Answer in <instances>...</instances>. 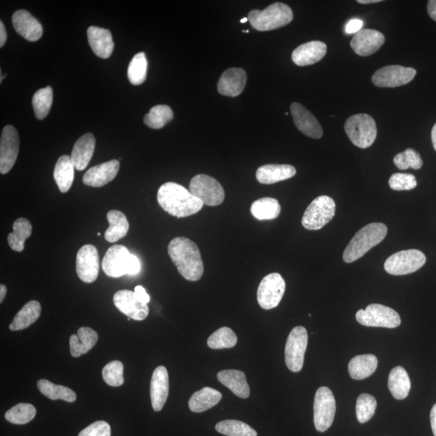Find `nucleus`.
<instances>
[{
    "label": "nucleus",
    "instance_id": "obj_1",
    "mask_svg": "<svg viewBox=\"0 0 436 436\" xmlns=\"http://www.w3.org/2000/svg\"><path fill=\"white\" fill-rule=\"evenodd\" d=\"M169 254L180 275L190 281H197L204 273L201 251L194 242L177 237L169 245Z\"/></svg>",
    "mask_w": 436,
    "mask_h": 436
},
{
    "label": "nucleus",
    "instance_id": "obj_2",
    "mask_svg": "<svg viewBox=\"0 0 436 436\" xmlns=\"http://www.w3.org/2000/svg\"><path fill=\"white\" fill-rule=\"evenodd\" d=\"M157 200L162 209L178 218L196 215L204 206L189 190L173 182H167L159 187Z\"/></svg>",
    "mask_w": 436,
    "mask_h": 436
},
{
    "label": "nucleus",
    "instance_id": "obj_3",
    "mask_svg": "<svg viewBox=\"0 0 436 436\" xmlns=\"http://www.w3.org/2000/svg\"><path fill=\"white\" fill-rule=\"evenodd\" d=\"M388 233L383 223H371L359 230L343 252V261L351 263L363 257L373 247L381 243Z\"/></svg>",
    "mask_w": 436,
    "mask_h": 436
},
{
    "label": "nucleus",
    "instance_id": "obj_4",
    "mask_svg": "<svg viewBox=\"0 0 436 436\" xmlns=\"http://www.w3.org/2000/svg\"><path fill=\"white\" fill-rule=\"evenodd\" d=\"M102 270L109 277L134 276L141 271V263L139 258L132 255L125 246L114 245L106 252Z\"/></svg>",
    "mask_w": 436,
    "mask_h": 436
},
{
    "label": "nucleus",
    "instance_id": "obj_5",
    "mask_svg": "<svg viewBox=\"0 0 436 436\" xmlns=\"http://www.w3.org/2000/svg\"><path fill=\"white\" fill-rule=\"evenodd\" d=\"M293 19L292 9L282 3H272L263 10H252L248 14V20L251 26L261 32L286 26L291 23Z\"/></svg>",
    "mask_w": 436,
    "mask_h": 436
},
{
    "label": "nucleus",
    "instance_id": "obj_6",
    "mask_svg": "<svg viewBox=\"0 0 436 436\" xmlns=\"http://www.w3.org/2000/svg\"><path fill=\"white\" fill-rule=\"evenodd\" d=\"M344 128L349 139L359 148H368L377 139L376 123L372 116L368 114H359L350 116Z\"/></svg>",
    "mask_w": 436,
    "mask_h": 436
},
{
    "label": "nucleus",
    "instance_id": "obj_7",
    "mask_svg": "<svg viewBox=\"0 0 436 436\" xmlns=\"http://www.w3.org/2000/svg\"><path fill=\"white\" fill-rule=\"evenodd\" d=\"M336 205L331 197L321 196L314 199L304 214L302 226L309 231H318L336 215Z\"/></svg>",
    "mask_w": 436,
    "mask_h": 436
},
{
    "label": "nucleus",
    "instance_id": "obj_8",
    "mask_svg": "<svg viewBox=\"0 0 436 436\" xmlns=\"http://www.w3.org/2000/svg\"><path fill=\"white\" fill-rule=\"evenodd\" d=\"M336 412V398L331 389L322 387L317 390L313 403V422L319 433H325L334 422Z\"/></svg>",
    "mask_w": 436,
    "mask_h": 436
},
{
    "label": "nucleus",
    "instance_id": "obj_9",
    "mask_svg": "<svg viewBox=\"0 0 436 436\" xmlns=\"http://www.w3.org/2000/svg\"><path fill=\"white\" fill-rule=\"evenodd\" d=\"M356 318L359 324L366 327L393 329L399 327L402 322L394 309L380 304H371L365 309H359Z\"/></svg>",
    "mask_w": 436,
    "mask_h": 436
},
{
    "label": "nucleus",
    "instance_id": "obj_10",
    "mask_svg": "<svg viewBox=\"0 0 436 436\" xmlns=\"http://www.w3.org/2000/svg\"><path fill=\"white\" fill-rule=\"evenodd\" d=\"M189 191L208 206L220 205L225 200V191L220 182L210 176H194L190 182Z\"/></svg>",
    "mask_w": 436,
    "mask_h": 436
},
{
    "label": "nucleus",
    "instance_id": "obj_11",
    "mask_svg": "<svg viewBox=\"0 0 436 436\" xmlns=\"http://www.w3.org/2000/svg\"><path fill=\"white\" fill-rule=\"evenodd\" d=\"M427 260L422 251L405 250L395 253L384 263V270L390 275L404 276L417 272Z\"/></svg>",
    "mask_w": 436,
    "mask_h": 436
},
{
    "label": "nucleus",
    "instance_id": "obj_12",
    "mask_svg": "<svg viewBox=\"0 0 436 436\" xmlns=\"http://www.w3.org/2000/svg\"><path fill=\"white\" fill-rule=\"evenodd\" d=\"M308 345V333L306 328L297 327L288 336L285 351L286 363L293 373L300 372Z\"/></svg>",
    "mask_w": 436,
    "mask_h": 436
},
{
    "label": "nucleus",
    "instance_id": "obj_13",
    "mask_svg": "<svg viewBox=\"0 0 436 436\" xmlns=\"http://www.w3.org/2000/svg\"><path fill=\"white\" fill-rule=\"evenodd\" d=\"M286 288V281L281 274H268L263 279L258 288V305L263 309L276 308L282 300Z\"/></svg>",
    "mask_w": 436,
    "mask_h": 436
},
{
    "label": "nucleus",
    "instance_id": "obj_14",
    "mask_svg": "<svg viewBox=\"0 0 436 436\" xmlns=\"http://www.w3.org/2000/svg\"><path fill=\"white\" fill-rule=\"evenodd\" d=\"M416 73V70L412 68L387 65L377 70L373 75L372 81L379 88H397L412 82Z\"/></svg>",
    "mask_w": 436,
    "mask_h": 436
},
{
    "label": "nucleus",
    "instance_id": "obj_15",
    "mask_svg": "<svg viewBox=\"0 0 436 436\" xmlns=\"http://www.w3.org/2000/svg\"><path fill=\"white\" fill-rule=\"evenodd\" d=\"M18 132L13 125L5 126L0 139V172L7 174L12 170L19 153Z\"/></svg>",
    "mask_w": 436,
    "mask_h": 436
},
{
    "label": "nucleus",
    "instance_id": "obj_16",
    "mask_svg": "<svg viewBox=\"0 0 436 436\" xmlns=\"http://www.w3.org/2000/svg\"><path fill=\"white\" fill-rule=\"evenodd\" d=\"M100 271L98 251L93 245L81 247L76 256V272L81 281L93 283L98 279Z\"/></svg>",
    "mask_w": 436,
    "mask_h": 436
},
{
    "label": "nucleus",
    "instance_id": "obj_17",
    "mask_svg": "<svg viewBox=\"0 0 436 436\" xmlns=\"http://www.w3.org/2000/svg\"><path fill=\"white\" fill-rule=\"evenodd\" d=\"M114 302L121 313L134 320L143 321L148 316V306L141 302L133 291L125 290L116 292L114 296Z\"/></svg>",
    "mask_w": 436,
    "mask_h": 436
},
{
    "label": "nucleus",
    "instance_id": "obj_18",
    "mask_svg": "<svg viewBox=\"0 0 436 436\" xmlns=\"http://www.w3.org/2000/svg\"><path fill=\"white\" fill-rule=\"evenodd\" d=\"M384 36L374 29H361L350 42L353 52L362 57H368L376 53L384 43Z\"/></svg>",
    "mask_w": 436,
    "mask_h": 436
},
{
    "label": "nucleus",
    "instance_id": "obj_19",
    "mask_svg": "<svg viewBox=\"0 0 436 436\" xmlns=\"http://www.w3.org/2000/svg\"><path fill=\"white\" fill-rule=\"evenodd\" d=\"M290 109L294 124L303 134L313 139L322 138L323 135L322 126L311 111L297 102L291 104Z\"/></svg>",
    "mask_w": 436,
    "mask_h": 436
},
{
    "label": "nucleus",
    "instance_id": "obj_20",
    "mask_svg": "<svg viewBox=\"0 0 436 436\" xmlns=\"http://www.w3.org/2000/svg\"><path fill=\"white\" fill-rule=\"evenodd\" d=\"M13 24L16 31L29 42H37L43 34L42 24L26 10H18L13 14Z\"/></svg>",
    "mask_w": 436,
    "mask_h": 436
},
{
    "label": "nucleus",
    "instance_id": "obj_21",
    "mask_svg": "<svg viewBox=\"0 0 436 436\" xmlns=\"http://www.w3.org/2000/svg\"><path fill=\"white\" fill-rule=\"evenodd\" d=\"M119 169V161L116 159L96 165L86 172L83 177L84 184L93 187H103L115 179Z\"/></svg>",
    "mask_w": 436,
    "mask_h": 436
},
{
    "label": "nucleus",
    "instance_id": "obj_22",
    "mask_svg": "<svg viewBox=\"0 0 436 436\" xmlns=\"http://www.w3.org/2000/svg\"><path fill=\"white\" fill-rule=\"evenodd\" d=\"M169 394V376L164 366L156 368L150 382V398L155 412L164 408Z\"/></svg>",
    "mask_w": 436,
    "mask_h": 436
},
{
    "label": "nucleus",
    "instance_id": "obj_23",
    "mask_svg": "<svg viewBox=\"0 0 436 436\" xmlns=\"http://www.w3.org/2000/svg\"><path fill=\"white\" fill-rule=\"evenodd\" d=\"M247 73L242 68H232L223 72L217 84V90L222 95L235 98L245 88Z\"/></svg>",
    "mask_w": 436,
    "mask_h": 436
},
{
    "label": "nucleus",
    "instance_id": "obj_24",
    "mask_svg": "<svg viewBox=\"0 0 436 436\" xmlns=\"http://www.w3.org/2000/svg\"><path fill=\"white\" fill-rule=\"evenodd\" d=\"M327 52V45L319 40H313L293 50L292 59L293 63L300 67L313 65L321 61Z\"/></svg>",
    "mask_w": 436,
    "mask_h": 436
},
{
    "label": "nucleus",
    "instance_id": "obj_25",
    "mask_svg": "<svg viewBox=\"0 0 436 436\" xmlns=\"http://www.w3.org/2000/svg\"><path fill=\"white\" fill-rule=\"evenodd\" d=\"M90 47L95 55L101 59H108L114 52V42L109 29L91 26L88 29Z\"/></svg>",
    "mask_w": 436,
    "mask_h": 436
},
{
    "label": "nucleus",
    "instance_id": "obj_26",
    "mask_svg": "<svg viewBox=\"0 0 436 436\" xmlns=\"http://www.w3.org/2000/svg\"><path fill=\"white\" fill-rule=\"evenodd\" d=\"M295 167L288 164H267L258 167L256 179L263 185H273L276 182L291 179L295 176Z\"/></svg>",
    "mask_w": 436,
    "mask_h": 436
},
{
    "label": "nucleus",
    "instance_id": "obj_27",
    "mask_svg": "<svg viewBox=\"0 0 436 436\" xmlns=\"http://www.w3.org/2000/svg\"><path fill=\"white\" fill-rule=\"evenodd\" d=\"M95 147V139L90 133L84 134L76 141L70 155L76 170L86 169L93 158Z\"/></svg>",
    "mask_w": 436,
    "mask_h": 436
},
{
    "label": "nucleus",
    "instance_id": "obj_28",
    "mask_svg": "<svg viewBox=\"0 0 436 436\" xmlns=\"http://www.w3.org/2000/svg\"><path fill=\"white\" fill-rule=\"evenodd\" d=\"M217 379L236 396L241 398H249L250 387L244 373L235 369L223 370L217 373Z\"/></svg>",
    "mask_w": 436,
    "mask_h": 436
},
{
    "label": "nucleus",
    "instance_id": "obj_29",
    "mask_svg": "<svg viewBox=\"0 0 436 436\" xmlns=\"http://www.w3.org/2000/svg\"><path fill=\"white\" fill-rule=\"evenodd\" d=\"M98 332L90 327H81L78 334H72L70 338V354L73 357H79L93 349L98 343Z\"/></svg>",
    "mask_w": 436,
    "mask_h": 436
},
{
    "label": "nucleus",
    "instance_id": "obj_30",
    "mask_svg": "<svg viewBox=\"0 0 436 436\" xmlns=\"http://www.w3.org/2000/svg\"><path fill=\"white\" fill-rule=\"evenodd\" d=\"M377 365V358L374 355H359L349 362L348 372L352 379L359 381L372 376L376 371Z\"/></svg>",
    "mask_w": 436,
    "mask_h": 436
},
{
    "label": "nucleus",
    "instance_id": "obj_31",
    "mask_svg": "<svg viewBox=\"0 0 436 436\" xmlns=\"http://www.w3.org/2000/svg\"><path fill=\"white\" fill-rule=\"evenodd\" d=\"M54 177L60 192L65 194L70 189L75 179V166L72 157L69 155L60 157L54 167Z\"/></svg>",
    "mask_w": 436,
    "mask_h": 436
},
{
    "label": "nucleus",
    "instance_id": "obj_32",
    "mask_svg": "<svg viewBox=\"0 0 436 436\" xmlns=\"http://www.w3.org/2000/svg\"><path fill=\"white\" fill-rule=\"evenodd\" d=\"M221 398V394L217 390L205 387L192 394L189 402V407L192 412L202 413L215 407Z\"/></svg>",
    "mask_w": 436,
    "mask_h": 436
},
{
    "label": "nucleus",
    "instance_id": "obj_33",
    "mask_svg": "<svg viewBox=\"0 0 436 436\" xmlns=\"http://www.w3.org/2000/svg\"><path fill=\"white\" fill-rule=\"evenodd\" d=\"M388 387L392 396L397 400H403L408 397L412 383L404 368L397 366L391 370L389 376Z\"/></svg>",
    "mask_w": 436,
    "mask_h": 436
},
{
    "label": "nucleus",
    "instance_id": "obj_34",
    "mask_svg": "<svg viewBox=\"0 0 436 436\" xmlns=\"http://www.w3.org/2000/svg\"><path fill=\"white\" fill-rule=\"evenodd\" d=\"M40 313H42V306L38 302H29L15 316L13 322L10 324L9 329L13 332H17L28 328L38 320Z\"/></svg>",
    "mask_w": 436,
    "mask_h": 436
},
{
    "label": "nucleus",
    "instance_id": "obj_35",
    "mask_svg": "<svg viewBox=\"0 0 436 436\" xmlns=\"http://www.w3.org/2000/svg\"><path fill=\"white\" fill-rule=\"evenodd\" d=\"M109 227L105 231V240L116 242L128 234L130 224L127 217L119 210H110L107 214Z\"/></svg>",
    "mask_w": 436,
    "mask_h": 436
},
{
    "label": "nucleus",
    "instance_id": "obj_36",
    "mask_svg": "<svg viewBox=\"0 0 436 436\" xmlns=\"http://www.w3.org/2000/svg\"><path fill=\"white\" fill-rule=\"evenodd\" d=\"M13 231L8 236V245L17 252L24 249V243L31 236L33 227L26 218L20 217L13 223Z\"/></svg>",
    "mask_w": 436,
    "mask_h": 436
},
{
    "label": "nucleus",
    "instance_id": "obj_37",
    "mask_svg": "<svg viewBox=\"0 0 436 436\" xmlns=\"http://www.w3.org/2000/svg\"><path fill=\"white\" fill-rule=\"evenodd\" d=\"M280 203L272 197H263L252 203L251 212L253 217L260 221L274 220L280 215Z\"/></svg>",
    "mask_w": 436,
    "mask_h": 436
},
{
    "label": "nucleus",
    "instance_id": "obj_38",
    "mask_svg": "<svg viewBox=\"0 0 436 436\" xmlns=\"http://www.w3.org/2000/svg\"><path fill=\"white\" fill-rule=\"evenodd\" d=\"M38 388L44 396L52 400H63L65 402L74 403L77 398L72 389L54 384L47 380H39Z\"/></svg>",
    "mask_w": 436,
    "mask_h": 436
},
{
    "label": "nucleus",
    "instance_id": "obj_39",
    "mask_svg": "<svg viewBox=\"0 0 436 436\" xmlns=\"http://www.w3.org/2000/svg\"><path fill=\"white\" fill-rule=\"evenodd\" d=\"M173 116V111L169 106L156 105L144 116V123L151 129L159 130L169 124Z\"/></svg>",
    "mask_w": 436,
    "mask_h": 436
},
{
    "label": "nucleus",
    "instance_id": "obj_40",
    "mask_svg": "<svg viewBox=\"0 0 436 436\" xmlns=\"http://www.w3.org/2000/svg\"><path fill=\"white\" fill-rule=\"evenodd\" d=\"M37 410L33 405L29 403H20L5 413V419L9 423L23 425L31 422L36 416Z\"/></svg>",
    "mask_w": 436,
    "mask_h": 436
},
{
    "label": "nucleus",
    "instance_id": "obj_41",
    "mask_svg": "<svg viewBox=\"0 0 436 436\" xmlns=\"http://www.w3.org/2000/svg\"><path fill=\"white\" fill-rule=\"evenodd\" d=\"M217 433L227 436H257L256 430L238 420H224L216 425Z\"/></svg>",
    "mask_w": 436,
    "mask_h": 436
},
{
    "label": "nucleus",
    "instance_id": "obj_42",
    "mask_svg": "<svg viewBox=\"0 0 436 436\" xmlns=\"http://www.w3.org/2000/svg\"><path fill=\"white\" fill-rule=\"evenodd\" d=\"M53 104V89L47 87L40 89L34 94L33 106L35 116L38 120H43L48 116Z\"/></svg>",
    "mask_w": 436,
    "mask_h": 436
},
{
    "label": "nucleus",
    "instance_id": "obj_43",
    "mask_svg": "<svg viewBox=\"0 0 436 436\" xmlns=\"http://www.w3.org/2000/svg\"><path fill=\"white\" fill-rule=\"evenodd\" d=\"M147 63L146 56L144 52L137 54L131 62L128 68V79L130 82L133 85H141L145 82L147 74Z\"/></svg>",
    "mask_w": 436,
    "mask_h": 436
},
{
    "label": "nucleus",
    "instance_id": "obj_44",
    "mask_svg": "<svg viewBox=\"0 0 436 436\" xmlns=\"http://www.w3.org/2000/svg\"><path fill=\"white\" fill-rule=\"evenodd\" d=\"M237 342V336L232 329L221 327L211 334L207 344L210 348L216 350L234 348Z\"/></svg>",
    "mask_w": 436,
    "mask_h": 436
},
{
    "label": "nucleus",
    "instance_id": "obj_45",
    "mask_svg": "<svg viewBox=\"0 0 436 436\" xmlns=\"http://www.w3.org/2000/svg\"><path fill=\"white\" fill-rule=\"evenodd\" d=\"M377 400L372 395L362 394L357 400V417L359 423H365L371 419L377 409Z\"/></svg>",
    "mask_w": 436,
    "mask_h": 436
},
{
    "label": "nucleus",
    "instance_id": "obj_46",
    "mask_svg": "<svg viewBox=\"0 0 436 436\" xmlns=\"http://www.w3.org/2000/svg\"><path fill=\"white\" fill-rule=\"evenodd\" d=\"M102 377L105 383L110 387H120L125 382L123 364L114 361L106 364L102 370Z\"/></svg>",
    "mask_w": 436,
    "mask_h": 436
},
{
    "label": "nucleus",
    "instance_id": "obj_47",
    "mask_svg": "<svg viewBox=\"0 0 436 436\" xmlns=\"http://www.w3.org/2000/svg\"><path fill=\"white\" fill-rule=\"evenodd\" d=\"M394 163L398 169L407 170L412 167L414 170H419L422 167L423 162L416 150L409 148L402 153L394 157Z\"/></svg>",
    "mask_w": 436,
    "mask_h": 436
},
{
    "label": "nucleus",
    "instance_id": "obj_48",
    "mask_svg": "<svg viewBox=\"0 0 436 436\" xmlns=\"http://www.w3.org/2000/svg\"><path fill=\"white\" fill-rule=\"evenodd\" d=\"M389 185L394 191H409L417 186V181L412 174L395 173L390 177Z\"/></svg>",
    "mask_w": 436,
    "mask_h": 436
},
{
    "label": "nucleus",
    "instance_id": "obj_49",
    "mask_svg": "<svg viewBox=\"0 0 436 436\" xmlns=\"http://www.w3.org/2000/svg\"><path fill=\"white\" fill-rule=\"evenodd\" d=\"M79 436H111V427L105 421H98L84 429Z\"/></svg>",
    "mask_w": 436,
    "mask_h": 436
},
{
    "label": "nucleus",
    "instance_id": "obj_50",
    "mask_svg": "<svg viewBox=\"0 0 436 436\" xmlns=\"http://www.w3.org/2000/svg\"><path fill=\"white\" fill-rule=\"evenodd\" d=\"M364 22L359 19H352L347 24L345 31L348 34L357 33L361 31Z\"/></svg>",
    "mask_w": 436,
    "mask_h": 436
},
{
    "label": "nucleus",
    "instance_id": "obj_51",
    "mask_svg": "<svg viewBox=\"0 0 436 436\" xmlns=\"http://www.w3.org/2000/svg\"><path fill=\"white\" fill-rule=\"evenodd\" d=\"M134 293L136 294V296L138 297L141 302H143L146 304L150 302V297L149 296V294L146 293L145 288L143 286H136L134 288Z\"/></svg>",
    "mask_w": 436,
    "mask_h": 436
},
{
    "label": "nucleus",
    "instance_id": "obj_52",
    "mask_svg": "<svg viewBox=\"0 0 436 436\" xmlns=\"http://www.w3.org/2000/svg\"><path fill=\"white\" fill-rule=\"evenodd\" d=\"M428 13L430 17L436 22V0H429L428 3Z\"/></svg>",
    "mask_w": 436,
    "mask_h": 436
},
{
    "label": "nucleus",
    "instance_id": "obj_53",
    "mask_svg": "<svg viewBox=\"0 0 436 436\" xmlns=\"http://www.w3.org/2000/svg\"><path fill=\"white\" fill-rule=\"evenodd\" d=\"M8 34L2 22H0V47H3L7 42Z\"/></svg>",
    "mask_w": 436,
    "mask_h": 436
},
{
    "label": "nucleus",
    "instance_id": "obj_54",
    "mask_svg": "<svg viewBox=\"0 0 436 436\" xmlns=\"http://www.w3.org/2000/svg\"><path fill=\"white\" fill-rule=\"evenodd\" d=\"M430 419L433 434L436 436V403L433 405L432 412H430Z\"/></svg>",
    "mask_w": 436,
    "mask_h": 436
},
{
    "label": "nucleus",
    "instance_id": "obj_55",
    "mask_svg": "<svg viewBox=\"0 0 436 436\" xmlns=\"http://www.w3.org/2000/svg\"><path fill=\"white\" fill-rule=\"evenodd\" d=\"M7 290V287L2 283L0 286V302L2 303L3 302L5 297H6Z\"/></svg>",
    "mask_w": 436,
    "mask_h": 436
},
{
    "label": "nucleus",
    "instance_id": "obj_56",
    "mask_svg": "<svg viewBox=\"0 0 436 436\" xmlns=\"http://www.w3.org/2000/svg\"><path fill=\"white\" fill-rule=\"evenodd\" d=\"M432 141L434 146V149L436 151V124L433 126L432 130Z\"/></svg>",
    "mask_w": 436,
    "mask_h": 436
},
{
    "label": "nucleus",
    "instance_id": "obj_57",
    "mask_svg": "<svg viewBox=\"0 0 436 436\" xmlns=\"http://www.w3.org/2000/svg\"><path fill=\"white\" fill-rule=\"evenodd\" d=\"M382 2V0H358L357 3L361 4H370Z\"/></svg>",
    "mask_w": 436,
    "mask_h": 436
},
{
    "label": "nucleus",
    "instance_id": "obj_58",
    "mask_svg": "<svg viewBox=\"0 0 436 436\" xmlns=\"http://www.w3.org/2000/svg\"><path fill=\"white\" fill-rule=\"evenodd\" d=\"M247 22H248V18H247V17L246 18H243V19L241 20V23L242 24L247 23Z\"/></svg>",
    "mask_w": 436,
    "mask_h": 436
},
{
    "label": "nucleus",
    "instance_id": "obj_59",
    "mask_svg": "<svg viewBox=\"0 0 436 436\" xmlns=\"http://www.w3.org/2000/svg\"><path fill=\"white\" fill-rule=\"evenodd\" d=\"M244 33H249V30H245V31H243Z\"/></svg>",
    "mask_w": 436,
    "mask_h": 436
}]
</instances>
